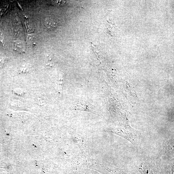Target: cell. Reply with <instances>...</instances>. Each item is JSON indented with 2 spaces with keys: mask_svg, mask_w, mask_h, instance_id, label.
Returning <instances> with one entry per match:
<instances>
[{
  "mask_svg": "<svg viewBox=\"0 0 174 174\" xmlns=\"http://www.w3.org/2000/svg\"><path fill=\"white\" fill-rule=\"evenodd\" d=\"M104 131L118 135L131 143L137 148L139 147L141 134L139 131L131 128H110Z\"/></svg>",
  "mask_w": 174,
  "mask_h": 174,
  "instance_id": "1",
  "label": "cell"
},
{
  "mask_svg": "<svg viewBox=\"0 0 174 174\" xmlns=\"http://www.w3.org/2000/svg\"><path fill=\"white\" fill-rule=\"evenodd\" d=\"M138 170L141 174H160L154 164L148 160L143 161L138 166Z\"/></svg>",
  "mask_w": 174,
  "mask_h": 174,
  "instance_id": "2",
  "label": "cell"
},
{
  "mask_svg": "<svg viewBox=\"0 0 174 174\" xmlns=\"http://www.w3.org/2000/svg\"><path fill=\"white\" fill-rule=\"evenodd\" d=\"M73 108L74 110L89 112L95 114L96 113L94 106L88 102H82L75 104Z\"/></svg>",
  "mask_w": 174,
  "mask_h": 174,
  "instance_id": "3",
  "label": "cell"
},
{
  "mask_svg": "<svg viewBox=\"0 0 174 174\" xmlns=\"http://www.w3.org/2000/svg\"><path fill=\"white\" fill-rule=\"evenodd\" d=\"M163 153L168 157H174V141L173 139L166 141L163 149Z\"/></svg>",
  "mask_w": 174,
  "mask_h": 174,
  "instance_id": "4",
  "label": "cell"
},
{
  "mask_svg": "<svg viewBox=\"0 0 174 174\" xmlns=\"http://www.w3.org/2000/svg\"><path fill=\"white\" fill-rule=\"evenodd\" d=\"M160 166V174H174V160Z\"/></svg>",
  "mask_w": 174,
  "mask_h": 174,
  "instance_id": "5",
  "label": "cell"
},
{
  "mask_svg": "<svg viewBox=\"0 0 174 174\" xmlns=\"http://www.w3.org/2000/svg\"><path fill=\"white\" fill-rule=\"evenodd\" d=\"M45 25L47 29H53L57 27L58 24L56 20L52 17H47L45 20Z\"/></svg>",
  "mask_w": 174,
  "mask_h": 174,
  "instance_id": "6",
  "label": "cell"
},
{
  "mask_svg": "<svg viewBox=\"0 0 174 174\" xmlns=\"http://www.w3.org/2000/svg\"><path fill=\"white\" fill-rule=\"evenodd\" d=\"M14 50L19 52H23L25 50V46L24 42L20 40L15 41L14 43Z\"/></svg>",
  "mask_w": 174,
  "mask_h": 174,
  "instance_id": "7",
  "label": "cell"
},
{
  "mask_svg": "<svg viewBox=\"0 0 174 174\" xmlns=\"http://www.w3.org/2000/svg\"><path fill=\"white\" fill-rule=\"evenodd\" d=\"M27 40L28 42L32 43L35 40V37L32 34L29 35L27 36Z\"/></svg>",
  "mask_w": 174,
  "mask_h": 174,
  "instance_id": "8",
  "label": "cell"
},
{
  "mask_svg": "<svg viewBox=\"0 0 174 174\" xmlns=\"http://www.w3.org/2000/svg\"><path fill=\"white\" fill-rule=\"evenodd\" d=\"M25 24L27 31L30 32L32 31L33 28L30 23L27 22L26 23H25Z\"/></svg>",
  "mask_w": 174,
  "mask_h": 174,
  "instance_id": "9",
  "label": "cell"
},
{
  "mask_svg": "<svg viewBox=\"0 0 174 174\" xmlns=\"http://www.w3.org/2000/svg\"><path fill=\"white\" fill-rule=\"evenodd\" d=\"M4 43V35L2 32L0 31V43L1 44L3 45Z\"/></svg>",
  "mask_w": 174,
  "mask_h": 174,
  "instance_id": "10",
  "label": "cell"
},
{
  "mask_svg": "<svg viewBox=\"0 0 174 174\" xmlns=\"http://www.w3.org/2000/svg\"><path fill=\"white\" fill-rule=\"evenodd\" d=\"M29 66H24L23 68H22L21 71L22 72H26V70H29Z\"/></svg>",
  "mask_w": 174,
  "mask_h": 174,
  "instance_id": "11",
  "label": "cell"
}]
</instances>
